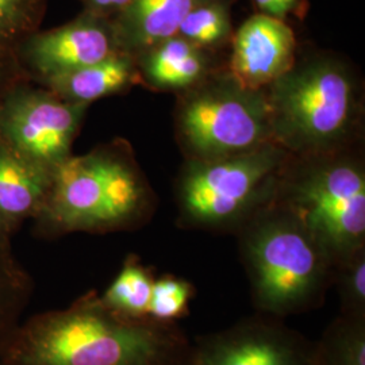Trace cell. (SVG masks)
I'll list each match as a JSON object with an SVG mask.
<instances>
[{
    "mask_svg": "<svg viewBox=\"0 0 365 365\" xmlns=\"http://www.w3.org/2000/svg\"><path fill=\"white\" fill-rule=\"evenodd\" d=\"M191 344L176 324L110 312L96 292L24 319L6 365H188Z\"/></svg>",
    "mask_w": 365,
    "mask_h": 365,
    "instance_id": "cell-1",
    "label": "cell"
},
{
    "mask_svg": "<svg viewBox=\"0 0 365 365\" xmlns=\"http://www.w3.org/2000/svg\"><path fill=\"white\" fill-rule=\"evenodd\" d=\"M153 211V194L123 141L72 156L53 175L33 233L57 238L72 233L105 235L143 225Z\"/></svg>",
    "mask_w": 365,
    "mask_h": 365,
    "instance_id": "cell-2",
    "label": "cell"
},
{
    "mask_svg": "<svg viewBox=\"0 0 365 365\" xmlns=\"http://www.w3.org/2000/svg\"><path fill=\"white\" fill-rule=\"evenodd\" d=\"M241 229L250 294L259 313L282 319L324 303L333 264L289 210L274 199Z\"/></svg>",
    "mask_w": 365,
    "mask_h": 365,
    "instance_id": "cell-3",
    "label": "cell"
},
{
    "mask_svg": "<svg viewBox=\"0 0 365 365\" xmlns=\"http://www.w3.org/2000/svg\"><path fill=\"white\" fill-rule=\"evenodd\" d=\"M265 95L274 144L298 153L336 149L348 140L359 118L352 75L330 58L295 64Z\"/></svg>",
    "mask_w": 365,
    "mask_h": 365,
    "instance_id": "cell-4",
    "label": "cell"
},
{
    "mask_svg": "<svg viewBox=\"0 0 365 365\" xmlns=\"http://www.w3.org/2000/svg\"><path fill=\"white\" fill-rule=\"evenodd\" d=\"M283 160L284 149L274 143L237 156L194 160L179 187L182 221L203 229L241 227L274 200Z\"/></svg>",
    "mask_w": 365,
    "mask_h": 365,
    "instance_id": "cell-5",
    "label": "cell"
},
{
    "mask_svg": "<svg viewBox=\"0 0 365 365\" xmlns=\"http://www.w3.org/2000/svg\"><path fill=\"white\" fill-rule=\"evenodd\" d=\"M274 199L306 226L333 267L365 248V176L360 165H317L277 187Z\"/></svg>",
    "mask_w": 365,
    "mask_h": 365,
    "instance_id": "cell-6",
    "label": "cell"
},
{
    "mask_svg": "<svg viewBox=\"0 0 365 365\" xmlns=\"http://www.w3.org/2000/svg\"><path fill=\"white\" fill-rule=\"evenodd\" d=\"M178 129L184 146L200 161L274 143L265 91L242 88L232 78L205 80L190 90L179 108Z\"/></svg>",
    "mask_w": 365,
    "mask_h": 365,
    "instance_id": "cell-7",
    "label": "cell"
},
{
    "mask_svg": "<svg viewBox=\"0 0 365 365\" xmlns=\"http://www.w3.org/2000/svg\"><path fill=\"white\" fill-rule=\"evenodd\" d=\"M88 107L68 103L48 88L21 78L0 103V143L54 173L72 156Z\"/></svg>",
    "mask_w": 365,
    "mask_h": 365,
    "instance_id": "cell-8",
    "label": "cell"
},
{
    "mask_svg": "<svg viewBox=\"0 0 365 365\" xmlns=\"http://www.w3.org/2000/svg\"><path fill=\"white\" fill-rule=\"evenodd\" d=\"M122 52L113 21L81 11L66 25L30 34L14 53L22 75L41 84Z\"/></svg>",
    "mask_w": 365,
    "mask_h": 365,
    "instance_id": "cell-9",
    "label": "cell"
},
{
    "mask_svg": "<svg viewBox=\"0 0 365 365\" xmlns=\"http://www.w3.org/2000/svg\"><path fill=\"white\" fill-rule=\"evenodd\" d=\"M313 342L262 314L191 344L188 365H312Z\"/></svg>",
    "mask_w": 365,
    "mask_h": 365,
    "instance_id": "cell-10",
    "label": "cell"
},
{
    "mask_svg": "<svg viewBox=\"0 0 365 365\" xmlns=\"http://www.w3.org/2000/svg\"><path fill=\"white\" fill-rule=\"evenodd\" d=\"M230 78L252 91H265L297 64L295 33L283 19L257 14L232 37Z\"/></svg>",
    "mask_w": 365,
    "mask_h": 365,
    "instance_id": "cell-11",
    "label": "cell"
},
{
    "mask_svg": "<svg viewBox=\"0 0 365 365\" xmlns=\"http://www.w3.org/2000/svg\"><path fill=\"white\" fill-rule=\"evenodd\" d=\"M53 172L27 161L0 143V241L11 242L46 200Z\"/></svg>",
    "mask_w": 365,
    "mask_h": 365,
    "instance_id": "cell-12",
    "label": "cell"
},
{
    "mask_svg": "<svg viewBox=\"0 0 365 365\" xmlns=\"http://www.w3.org/2000/svg\"><path fill=\"white\" fill-rule=\"evenodd\" d=\"M202 0H131L113 21L122 52L134 58L178 36L182 19Z\"/></svg>",
    "mask_w": 365,
    "mask_h": 365,
    "instance_id": "cell-13",
    "label": "cell"
},
{
    "mask_svg": "<svg viewBox=\"0 0 365 365\" xmlns=\"http://www.w3.org/2000/svg\"><path fill=\"white\" fill-rule=\"evenodd\" d=\"M140 81L137 60L119 52L99 63L48 78L38 86L68 103L90 106L98 99L129 91Z\"/></svg>",
    "mask_w": 365,
    "mask_h": 365,
    "instance_id": "cell-14",
    "label": "cell"
},
{
    "mask_svg": "<svg viewBox=\"0 0 365 365\" xmlns=\"http://www.w3.org/2000/svg\"><path fill=\"white\" fill-rule=\"evenodd\" d=\"M135 60L140 80L161 91H190L210 73L209 52L179 36L163 41Z\"/></svg>",
    "mask_w": 365,
    "mask_h": 365,
    "instance_id": "cell-15",
    "label": "cell"
},
{
    "mask_svg": "<svg viewBox=\"0 0 365 365\" xmlns=\"http://www.w3.org/2000/svg\"><path fill=\"white\" fill-rule=\"evenodd\" d=\"M33 295V279L14 256L11 242L0 241V360Z\"/></svg>",
    "mask_w": 365,
    "mask_h": 365,
    "instance_id": "cell-16",
    "label": "cell"
},
{
    "mask_svg": "<svg viewBox=\"0 0 365 365\" xmlns=\"http://www.w3.org/2000/svg\"><path fill=\"white\" fill-rule=\"evenodd\" d=\"M153 280L150 271L131 256L99 298L113 313L130 319H145L148 318Z\"/></svg>",
    "mask_w": 365,
    "mask_h": 365,
    "instance_id": "cell-17",
    "label": "cell"
},
{
    "mask_svg": "<svg viewBox=\"0 0 365 365\" xmlns=\"http://www.w3.org/2000/svg\"><path fill=\"white\" fill-rule=\"evenodd\" d=\"M312 365H365V318L339 314L313 344Z\"/></svg>",
    "mask_w": 365,
    "mask_h": 365,
    "instance_id": "cell-18",
    "label": "cell"
},
{
    "mask_svg": "<svg viewBox=\"0 0 365 365\" xmlns=\"http://www.w3.org/2000/svg\"><path fill=\"white\" fill-rule=\"evenodd\" d=\"M235 0H202L187 14L178 36L203 51H214L233 37L232 7Z\"/></svg>",
    "mask_w": 365,
    "mask_h": 365,
    "instance_id": "cell-19",
    "label": "cell"
},
{
    "mask_svg": "<svg viewBox=\"0 0 365 365\" xmlns=\"http://www.w3.org/2000/svg\"><path fill=\"white\" fill-rule=\"evenodd\" d=\"M46 0H0V54H13L41 29Z\"/></svg>",
    "mask_w": 365,
    "mask_h": 365,
    "instance_id": "cell-20",
    "label": "cell"
},
{
    "mask_svg": "<svg viewBox=\"0 0 365 365\" xmlns=\"http://www.w3.org/2000/svg\"><path fill=\"white\" fill-rule=\"evenodd\" d=\"M333 284L337 288L341 315L365 318V248L333 267Z\"/></svg>",
    "mask_w": 365,
    "mask_h": 365,
    "instance_id": "cell-21",
    "label": "cell"
},
{
    "mask_svg": "<svg viewBox=\"0 0 365 365\" xmlns=\"http://www.w3.org/2000/svg\"><path fill=\"white\" fill-rule=\"evenodd\" d=\"M194 287L184 279L163 276L153 280L148 318L157 322L175 324L188 313Z\"/></svg>",
    "mask_w": 365,
    "mask_h": 365,
    "instance_id": "cell-22",
    "label": "cell"
},
{
    "mask_svg": "<svg viewBox=\"0 0 365 365\" xmlns=\"http://www.w3.org/2000/svg\"><path fill=\"white\" fill-rule=\"evenodd\" d=\"M261 14L286 19L288 15L303 16L307 9V0H253Z\"/></svg>",
    "mask_w": 365,
    "mask_h": 365,
    "instance_id": "cell-23",
    "label": "cell"
},
{
    "mask_svg": "<svg viewBox=\"0 0 365 365\" xmlns=\"http://www.w3.org/2000/svg\"><path fill=\"white\" fill-rule=\"evenodd\" d=\"M131 0H81L83 11L114 21L130 3Z\"/></svg>",
    "mask_w": 365,
    "mask_h": 365,
    "instance_id": "cell-24",
    "label": "cell"
},
{
    "mask_svg": "<svg viewBox=\"0 0 365 365\" xmlns=\"http://www.w3.org/2000/svg\"><path fill=\"white\" fill-rule=\"evenodd\" d=\"M24 78L13 54H0V103L14 84Z\"/></svg>",
    "mask_w": 365,
    "mask_h": 365,
    "instance_id": "cell-25",
    "label": "cell"
},
{
    "mask_svg": "<svg viewBox=\"0 0 365 365\" xmlns=\"http://www.w3.org/2000/svg\"><path fill=\"white\" fill-rule=\"evenodd\" d=\"M0 365H6V364H4V363H3V361H1V360H0Z\"/></svg>",
    "mask_w": 365,
    "mask_h": 365,
    "instance_id": "cell-26",
    "label": "cell"
}]
</instances>
